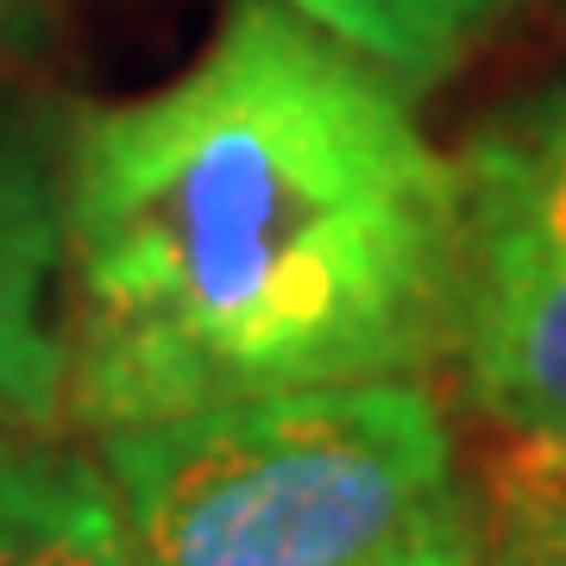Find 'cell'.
Segmentation results:
<instances>
[{"label":"cell","mask_w":566,"mask_h":566,"mask_svg":"<svg viewBox=\"0 0 566 566\" xmlns=\"http://www.w3.org/2000/svg\"><path fill=\"white\" fill-rule=\"evenodd\" d=\"M0 566H145L107 465L70 447H0Z\"/></svg>","instance_id":"cell-5"},{"label":"cell","mask_w":566,"mask_h":566,"mask_svg":"<svg viewBox=\"0 0 566 566\" xmlns=\"http://www.w3.org/2000/svg\"><path fill=\"white\" fill-rule=\"evenodd\" d=\"M57 20V0H0V63L32 51Z\"/></svg>","instance_id":"cell-7"},{"label":"cell","mask_w":566,"mask_h":566,"mask_svg":"<svg viewBox=\"0 0 566 566\" xmlns=\"http://www.w3.org/2000/svg\"><path fill=\"white\" fill-rule=\"evenodd\" d=\"M70 120L51 102L0 95V422L63 409L57 245Z\"/></svg>","instance_id":"cell-4"},{"label":"cell","mask_w":566,"mask_h":566,"mask_svg":"<svg viewBox=\"0 0 566 566\" xmlns=\"http://www.w3.org/2000/svg\"><path fill=\"white\" fill-rule=\"evenodd\" d=\"M523 566H566V504L535 528V547L523 554Z\"/></svg>","instance_id":"cell-9"},{"label":"cell","mask_w":566,"mask_h":566,"mask_svg":"<svg viewBox=\"0 0 566 566\" xmlns=\"http://www.w3.org/2000/svg\"><path fill=\"white\" fill-rule=\"evenodd\" d=\"M397 566H479V554H472V528H453V535H434L428 547H416V554H403Z\"/></svg>","instance_id":"cell-8"},{"label":"cell","mask_w":566,"mask_h":566,"mask_svg":"<svg viewBox=\"0 0 566 566\" xmlns=\"http://www.w3.org/2000/svg\"><path fill=\"white\" fill-rule=\"evenodd\" d=\"M453 334L460 170L403 82L277 0L70 120L57 340L82 428L416 378Z\"/></svg>","instance_id":"cell-1"},{"label":"cell","mask_w":566,"mask_h":566,"mask_svg":"<svg viewBox=\"0 0 566 566\" xmlns=\"http://www.w3.org/2000/svg\"><path fill=\"white\" fill-rule=\"evenodd\" d=\"M0 428H7V422H0ZM0 447H13V441H7V434H0Z\"/></svg>","instance_id":"cell-10"},{"label":"cell","mask_w":566,"mask_h":566,"mask_svg":"<svg viewBox=\"0 0 566 566\" xmlns=\"http://www.w3.org/2000/svg\"><path fill=\"white\" fill-rule=\"evenodd\" d=\"M460 170V346L472 403L566 472V88L491 114Z\"/></svg>","instance_id":"cell-3"},{"label":"cell","mask_w":566,"mask_h":566,"mask_svg":"<svg viewBox=\"0 0 566 566\" xmlns=\"http://www.w3.org/2000/svg\"><path fill=\"white\" fill-rule=\"evenodd\" d=\"M145 566H397L465 528L416 378L315 385L102 434Z\"/></svg>","instance_id":"cell-2"},{"label":"cell","mask_w":566,"mask_h":566,"mask_svg":"<svg viewBox=\"0 0 566 566\" xmlns=\"http://www.w3.org/2000/svg\"><path fill=\"white\" fill-rule=\"evenodd\" d=\"M277 7L390 70L403 88L453 76L516 13V0H277Z\"/></svg>","instance_id":"cell-6"}]
</instances>
